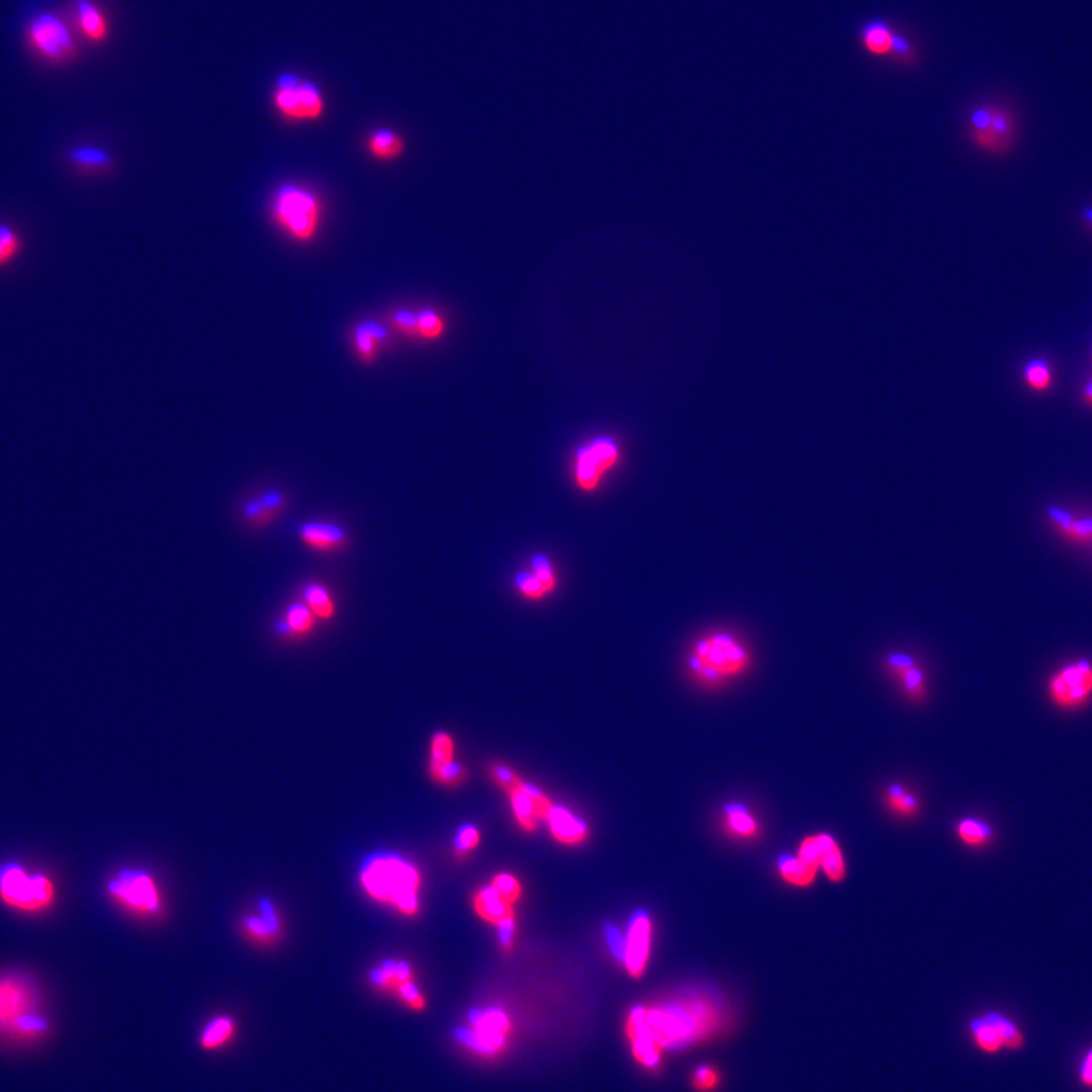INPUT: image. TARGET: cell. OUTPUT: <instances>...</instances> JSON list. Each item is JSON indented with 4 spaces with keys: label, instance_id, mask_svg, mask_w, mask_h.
I'll return each mask as SVG.
<instances>
[{
    "label": "cell",
    "instance_id": "10",
    "mask_svg": "<svg viewBox=\"0 0 1092 1092\" xmlns=\"http://www.w3.org/2000/svg\"><path fill=\"white\" fill-rule=\"evenodd\" d=\"M273 106L287 120L315 121L326 112L324 95L316 84L296 75H281L273 92Z\"/></svg>",
    "mask_w": 1092,
    "mask_h": 1092
},
{
    "label": "cell",
    "instance_id": "30",
    "mask_svg": "<svg viewBox=\"0 0 1092 1092\" xmlns=\"http://www.w3.org/2000/svg\"><path fill=\"white\" fill-rule=\"evenodd\" d=\"M286 499L278 492H264L245 505V516L254 524H269L279 510L284 509Z\"/></svg>",
    "mask_w": 1092,
    "mask_h": 1092
},
{
    "label": "cell",
    "instance_id": "27",
    "mask_svg": "<svg viewBox=\"0 0 1092 1092\" xmlns=\"http://www.w3.org/2000/svg\"><path fill=\"white\" fill-rule=\"evenodd\" d=\"M237 1035V1021L231 1015H216L200 1030L199 1047L205 1052L224 1049Z\"/></svg>",
    "mask_w": 1092,
    "mask_h": 1092
},
{
    "label": "cell",
    "instance_id": "6",
    "mask_svg": "<svg viewBox=\"0 0 1092 1092\" xmlns=\"http://www.w3.org/2000/svg\"><path fill=\"white\" fill-rule=\"evenodd\" d=\"M270 213L276 225L290 239L301 243L312 242L321 225V200L309 188L282 185L273 196Z\"/></svg>",
    "mask_w": 1092,
    "mask_h": 1092
},
{
    "label": "cell",
    "instance_id": "8",
    "mask_svg": "<svg viewBox=\"0 0 1092 1092\" xmlns=\"http://www.w3.org/2000/svg\"><path fill=\"white\" fill-rule=\"evenodd\" d=\"M965 131L971 145L979 151L1006 154L1017 134V120L1014 112L1001 104H979L968 112Z\"/></svg>",
    "mask_w": 1092,
    "mask_h": 1092
},
{
    "label": "cell",
    "instance_id": "24",
    "mask_svg": "<svg viewBox=\"0 0 1092 1092\" xmlns=\"http://www.w3.org/2000/svg\"><path fill=\"white\" fill-rule=\"evenodd\" d=\"M354 351L361 363L372 364L389 340L388 329L375 322H364L354 329Z\"/></svg>",
    "mask_w": 1092,
    "mask_h": 1092
},
{
    "label": "cell",
    "instance_id": "21",
    "mask_svg": "<svg viewBox=\"0 0 1092 1092\" xmlns=\"http://www.w3.org/2000/svg\"><path fill=\"white\" fill-rule=\"evenodd\" d=\"M414 982V970L410 962L402 959H388L369 973V983L383 994H398L403 984Z\"/></svg>",
    "mask_w": 1092,
    "mask_h": 1092
},
{
    "label": "cell",
    "instance_id": "46",
    "mask_svg": "<svg viewBox=\"0 0 1092 1092\" xmlns=\"http://www.w3.org/2000/svg\"><path fill=\"white\" fill-rule=\"evenodd\" d=\"M1027 381L1035 389H1046L1050 383V372L1044 363H1030L1026 369Z\"/></svg>",
    "mask_w": 1092,
    "mask_h": 1092
},
{
    "label": "cell",
    "instance_id": "47",
    "mask_svg": "<svg viewBox=\"0 0 1092 1092\" xmlns=\"http://www.w3.org/2000/svg\"><path fill=\"white\" fill-rule=\"evenodd\" d=\"M498 942L502 952L510 953L515 947L516 919L498 925Z\"/></svg>",
    "mask_w": 1092,
    "mask_h": 1092
},
{
    "label": "cell",
    "instance_id": "15",
    "mask_svg": "<svg viewBox=\"0 0 1092 1092\" xmlns=\"http://www.w3.org/2000/svg\"><path fill=\"white\" fill-rule=\"evenodd\" d=\"M560 584L557 569L551 558L545 554H535L530 558L529 568L518 572L513 578V588L519 597L530 603H541L555 594Z\"/></svg>",
    "mask_w": 1092,
    "mask_h": 1092
},
{
    "label": "cell",
    "instance_id": "34",
    "mask_svg": "<svg viewBox=\"0 0 1092 1092\" xmlns=\"http://www.w3.org/2000/svg\"><path fill=\"white\" fill-rule=\"evenodd\" d=\"M302 594H304L302 595L304 603L310 607V611L318 619L331 620L335 617L334 598L326 586H322L321 583L307 584Z\"/></svg>",
    "mask_w": 1092,
    "mask_h": 1092
},
{
    "label": "cell",
    "instance_id": "5",
    "mask_svg": "<svg viewBox=\"0 0 1092 1092\" xmlns=\"http://www.w3.org/2000/svg\"><path fill=\"white\" fill-rule=\"evenodd\" d=\"M56 886L47 874L22 863L0 866V902L17 912L38 913L52 908Z\"/></svg>",
    "mask_w": 1092,
    "mask_h": 1092
},
{
    "label": "cell",
    "instance_id": "7",
    "mask_svg": "<svg viewBox=\"0 0 1092 1092\" xmlns=\"http://www.w3.org/2000/svg\"><path fill=\"white\" fill-rule=\"evenodd\" d=\"M106 888L112 902L137 918L160 919L165 915V897L157 879L146 869H120Z\"/></svg>",
    "mask_w": 1092,
    "mask_h": 1092
},
{
    "label": "cell",
    "instance_id": "1",
    "mask_svg": "<svg viewBox=\"0 0 1092 1092\" xmlns=\"http://www.w3.org/2000/svg\"><path fill=\"white\" fill-rule=\"evenodd\" d=\"M715 1001L704 994H683L654 1004L631 1007L625 1032H639L660 1050H679L709 1038L718 1029Z\"/></svg>",
    "mask_w": 1092,
    "mask_h": 1092
},
{
    "label": "cell",
    "instance_id": "23",
    "mask_svg": "<svg viewBox=\"0 0 1092 1092\" xmlns=\"http://www.w3.org/2000/svg\"><path fill=\"white\" fill-rule=\"evenodd\" d=\"M549 831L557 842L563 845H580L588 839L589 829L580 818L564 807L552 806L548 817Z\"/></svg>",
    "mask_w": 1092,
    "mask_h": 1092
},
{
    "label": "cell",
    "instance_id": "42",
    "mask_svg": "<svg viewBox=\"0 0 1092 1092\" xmlns=\"http://www.w3.org/2000/svg\"><path fill=\"white\" fill-rule=\"evenodd\" d=\"M479 840H481V837H479L476 827L463 826L459 831V835H457L456 848H454L456 856L459 859H465L468 854L473 853V849L478 846Z\"/></svg>",
    "mask_w": 1092,
    "mask_h": 1092
},
{
    "label": "cell",
    "instance_id": "28",
    "mask_svg": "<svg viewBox=\"0 0 1092 1092\" xmlns=\"http://www.w3.org/2000/svg\"><path fill=\"white\" fill-rule=\"evenodd\" d=\"M76 10H78V24L83 30L84 36L92 43H103L104 39L109 36V22H107L103 11L99 10L90 0H79Z\"/></svg>",
    "mask_w": 1092,
    "mask_h": 1092
},
{
    "label": "cell",
    "instance_id": "31",
    "mask_svg": "<svg viewBox=\"0 0 1092 1092\" xmlns=\"http://www.w3.org/2000/svg\"><path fill=\"white\" fill-rule=\"evenodd\" d=\"M778 873H780L781 879L789 885L811 886L814 883L815 877H817V866L807 863L806 860L801 859L798 856H784L778 860Z\"/></svg>",
    "mask_w": 1092,
    "mask_h": 1092
},
{
    "label": "cell",
    "instance_id": "32",
    "mask_svg": "<svg viewBox=\"0 0 1092 1092\" xmlns=\"http://www.w3.org/2000/svg\"><path fill=\"white\" fill-rule=\"evenodd\" d=\"M25 251V239L14 225L0 222V270L13 266Z\"/></svg>",
    "mask_w": 1092,
    "mask_h": 1092
},
{
    "label": "cell",
    "instance_id": "3",
    "mask_svg": "<svg viewBox=\"0 0 1092 1092\" xmlns=\"http://www.w3.org/2000/svg\"><path fill=\"white\" fill-rule=\"evenodd\" d=\"M755 666V651L738 631L716 628L693 639L686 653V670L705 690H721L747 676Z\"/></svg>",
    "mask_w": 1092,
    "mask_h": 1092
},
{
    "label": "cell",
    "instance_id": "35",
    "mask_svg": "<svg viewBox=\"0 0 1092 1092\" xmlns=\"http://www.w3.org/2000/svg\"><path fill=\"white\" fill-rule=\"evenodd\" d=\"M454 762V739L445 732H437L431 739L430 761H428V774L436 777L442 769L450 766Z\"/></svg>",
    "mask_w": 1092,
    "mask_h": 1092
},
{
    "label": "cell",
    "instance_id": "45",
    "mask_svg": "<svg viewBox=\"0 0 1092 1092\" xmlns=\"http://www.w3.org/2000/svg\"><path fill=\"white\" fill-rule=\"evenodd\" d=\"M391 326L405 337L416 338V312L398 310L391 316Z\"/></svg>",
    "mask_w": 1092,
    "mask_h": 1092
},
{
    "label": "cell",
    "instance_id": "48",
    "mask_svg": "<svg viewBox=\"0 0 1092 1092\" xmlns=\"http://www.w3.org/2000/svg\"><path fill=\"white\" fill-rule=\"evenodd\" d=\"M1080 1077L1086 1085H1092V1050L1086 1055L1085 1060L1082 1063V1069H1080Z\"/></svg>",
    "mask_w": 1092,
    "mask_h": 1092
},
{
    "label": "cell",
    "instance_id": "12",
    "mask_svg": "<svg viewBox=\"0 0 1092 1092\" xmlns=\"http://www.w3.org/2000/svg\"><path fill=\"white\" fill-rule=\"evenodd\" d=\"M28 39L39 56L50 63H67L75 58L76 44L67 25L52 14H41L31 22Z\"/></svg>",
    "mask_w": 1092,
    "mask_h": 1092
},
{
    "label": "cell",
    "instance_id": "50",
    "mask_svg": "<svg viewBox=\"0 0 1092 1092\" xmlns=\"http://www.w3.org/2000/svg\"><path fill=\"white\" fill-rule=\"evenodd\" d=\"M1089 392H1091V395H1092V389H1091V391H1089Z\"/></svg>",
    "mask_w": 1092,
    "mask_h": 1092
},
{
    "label": "cell",
    "instance_id": "20",
    "mask_svg": "<svg viewBox=\"0 0 1092 1092\" xmlns=\"http://www.w3.org/2000/svg\"><path fill=\"white\" fill-rule=\"evenodd\" d=\"M298 536L307 548L319 554H332L345 549L349 545L346 530L332 522H306L299 527Z\"/></svg>",
    "mask_w": 1092,
    "mask_h": 1092
},
{
    "label": "cell",
    "instance_id": "16",
    "mask_svg": "<svg viewBox=\"0 0 1092 1092\" xmlns=\"http://www.w3.org/2000/svg\"><path fill=\"white\" fill-rule=\"evenodd\" d=\"M1052 699L1060 707H1077L1092 695V665L1082 662L1066 666L1049 685Z\"/></svg>",
    "mask_w": 1092,
    "mask_h": 1092
},
{
    "label": "cell",
    "instance_id": "22",
    "mask_svg": "<svg viewBox=\"0 0 1092 1092\" xmlns=\"http://www.w3.org/2000/svg\"><path fill=\"white\" fill-rule=\"evenodd\" d=\"M67 163L76 174L83 177H98L109 174L112 169V157L106 149L95 145L73 146L67 152Z\"/></svg>",
    "mask_w": 1092,
    "mask_h": 1092
},
{
    "label": "cell",
    "instance_id": "9",
    "mask_svg": "<svg viewBox=\"0 0 1092 1092\" xmlns=\"http://www.w3.org/2000/svg\"><path fill=\"white\" fill-rule=\"evenodd\" d=\"M622 460V450L615 437L597 436L577 448L572 463V478L577 489L594 493L600 489L607 473H611Z\"/></svg>",
    "mask_w": 1092,
    "mask_h": 1092
},
{
    "label": "cell",
    "instance_id": "11",
    "mask_svg": "<svg viewBox=\"0 0 1092 1092\" xmlns=\"http://www.w3.org/2000/svg\"><path fill=\"white\" fill-rule=\"evenodd\" d=\"M522 896V886L515 876L499 873L489 886L478 889L473 896V910L482 921L501 925L516 919L515 905Z\"/></svg>",
    "mask_w": 1092,
    "mask_h": 1092
},
{
    "label": "cell",
    "instance_id": "17",
    "mask_svg": "<svg viewBox=\"0 0 1092 1092\" xmlns=\"http://www.w3.org/2000/svg\"><path fill=\"white\" fill-rule=\"evenodd\" d=\"M507 795L516 821L527 834H535L538 831L539 821L548 820L549 812L554 806L541 789L525 783L524 780H519Z\"/></svg>",
    "mask_w": 1092,
    "mask_h": 1092
},
{
    "label": "cell",
    "instance_id": "36",
    "mask_svg": "<svg viewBox=\"0 0 1092 1092\" xmlns=\"http://www.w3.org/2000/svg\"><path fill=\"white\" fill-rule=\"evenodd\" d=\"M447 332V321L436 310L423 309L416 312V338L425 341H437Z\"/></svg>",
    "mask_w": 1092,
    "mask_h": 1092
},
{
    "label": "cell",
    "instance_id": "49",
    "mask_svg": "<svg viewBox=\"0 0 1092 1092\" xmlns=\"http://www.w3.org/2000/svg\"><path fill=\"white\" fill-rule=\"evenodd\" d=\"M1089 220H1092V211H1088Z\"/></svg>",
    "mask_w": 1092,
    "mask_h": 1092
},
{
    "label": "cell",
    "instance_id": "37",
    "mask_svg": "<svg viewBox=\"0 0 1092 1092\" xmlns=\"http://www.w3.org/2000/svg\"><path fill=\"white\" fill-rule=\"evenodd\" d=\"M888 56L894 59V63L902 67H915L921 59L918 47L915 46L912 39L900 33V31H894L893 46H891V52Z\"/></svg>",
    "mask_w": 1092,
    "mask_h": 1092
},
{
    "label": "cell",
    "instance_id": "38",
    "mask_svg": "<svg viewBox=\"0 0 1092 1092\" xmlns=\"http://www.w3.org/2000/svg\"><path fill=\"white\" fill-rule=\"evenodd\" d=\"M971 1030L975 1034L976 1043L979 1044L981 1049H983L987 1054H995L1001 1047L1004 1046L1003 1040H1001L1000 1034L997 1029L992 1026L986 1017L978 1018V1020L971 1023Z\"/></svg>",
    "mask_w": 1092,
    "mask_h": 1092
},
{
    "label": "cell",
    "instance_id": "14",
    "mask_svg": "<svg viewBox=\"0 0 1092 1092\" xmlns=\"http://www.w3.org/2000/svg\"><path fill=\"white\" fill-rule=\"evenodd\" d=\"M882 666L909 701H924L928 691L927 673L918 657L908 651H889L883 656Z\"/></svg>",
    "mask_w": 1092,
    "mask_h": 1092
},
{
    "label": "cell",
    "instance_id": "26",
    "mask_svg": "<svg viewBox=\"0 0 1092 1092\" xmlns=\"http://www.w3.org/2000/svg\"><path fill=\"white\" fill-rule=\"evenodd\" d=\"M894 30L885 20L873 19L860 28V46L873 56H888L893 46Z\"/></svg>",
    "mask_w": 1092,
    "mask_h": 1092
},
{
    "label": "cell",
    "instance_id": "13",
    "mask_svg": "<svg viewBox=\"0 0 1092 1092\" xmlns=\"http://www.w3.org/2000/svg\"><path fill=\"white\" fill-rule=\"evenodd\" d=\"M240 933L256 947H275L284 936V918L281 909L269 897L256 900L253 909L243 913L239 921Z\"/></svg>",
    "mask_w": 1092,
    "mask_h": 1092
},
{
    "label": "cell",
    "instance_id": "39",
    "mask_svg": "<svg viewBox=\"0 0 1092 1092\" xmlns=\"http://www.w3.org/2000/svg\"><path fill=\"white\" fill-rule=\"evenodd\" d=\"M958 835L965 843L971 846H982L990 840L992 837V831L987 824L983 821L976 820V818H967V820L961 821L958 826Z\"/></svg>",
    "mask_w": 1092,
    "mask_h": 1092
},
{
    "label": "cell",
    "instance_id": "2",
    "mask_svg": "<svg viewBox=\"0 0 1092 1092\" xmlns=\"http://www.w3.org/2000/svg\"><path fill=\"white\" fill-rule=\"evenodd\" d=\"M53 1034L55 1023L36 978L22 970L0 971V1050L30 1054Z\"/></svg>",
    "mask_w": 1092,
    "mask_h": 1092
},
{
    "label": "cell",
    "instance_id": "29",
    "mask_svg": "<svg viewBox=\"0 0 1092 1092\" xmlns=\"http://www.w3.org/2000/svg\"><path fill=\"white\" fill-rule=\"evenodd\" d=\"M369 154L380 161H394L402 157L405 141L392 129H378L372 132L366 141Z\"/></svg>",
    "mask_w": 1092,
    "mask_h": 1092
},
{
    "label": "cell",
    "instance_id": "43",
    "mask_svg": "<svg viewBox=\"0 0 1092 1092\" xmlns=\"http://www.w3.org/2000/svg\"><path fill=\"white\" fill-rule=\"evenodd\" d=\"M718 1069L710 1065H701L693 1071L692 1085L696 1091L710 1092L718 1086Z\"/></svg>",
    "mask_w": 1092,
    "mask_h": 1092
},
{
    "label": "cell",
    "instance_id": "19",
    "mask_svg": "<svg viewBox=\"0 0 1092 1092\" xmlns=\"http://www.w3.org/2000/svg\"><path fill=\"white\" fill-rule=\"evenodd\" d=\"M798 857L807 863L823 868L832 882H840L845 877L846 868L842 851L831 835L820 834L806 837L798 848Z\"/></svg>",
    "mask_w": 1092,
    "mask_h": 1092
},
{
    "label": "cell",
    "instance_id": "4",
    "mask_svg": "<svg viewBox=\"0 0 1092 1092\" xmlns=\"http://www.w3.org/2000/svg\"><path fill=\"white\" fill-rule=\"evenodd\" d=\"M422 874L400 854L378 853L368 857L358 871L364 896L397 910L405 918L420 912Z\"/></svg>",
    "mask_w": 1092,
    "mask_h": 1092
},
{
    "label": "cell",
    "instance_id": "44",
    "mask_svg": "<svg viewBox=\"0 0 1092 1092\" xmlns=\"http://www.w3.org/2000/svg\"><path fill=\"white\" fill-rule=\"evenodd\" d=\"M490 777L495 780V783L501 787L502 791L507 792L521 780L518 774L513 771L512 767L507 766L504 764H489Z\"/></svg>",
    "mask_w": 1092,
    "mask_h": 1092
},
{
    "label": "cell",
    "instance_id": "41",
    "mask_svg": "<svg viewBox=\"0 0 1092 1092\" xmlns=\"http://www.w3.org/2000/svg\"><path fill=\"white\" fill-rule=\"evenodd\" d=\"M888 804L894 812L902 815L915 814L916 807H918L915 798L908 794V792L900 786L891 787V789H889Z\"/></svg>",
    "mask_w": 1092,
    "mask_h": 1092
},
{
    "label": "cell",
    "instance_id": "33",
    "mask_svg": "<svg viewBox=\"0 0 1092 1092\" xmlns=\"http://www.w3.org/2000/svg\"><path fill=\"white\" fill-rule=\"evenodd\" d=\"M724 826L732 837H755L759 832L758 821L741 804L727 806L724 814Z\"/></svg>",
    "mask_w": 1092,
    "mask_h": 1092
},
{
    "label": "cell",
    "instance_id": "25",
    "mask_svg": "<svg viewBox=\"0 0 1092 1092\" xmlns=\"http://www.w3.org/2000/svg\"><path fill=\"white\" fill-rule=\"evenodd\" d=\"M316 628V617L304 601L290 604L284 618L276 623L275 630L289 639H302Z\"/></svg>",
    "mask_w": 1092,
    "mask_h": 1092
},
{
    "label": "cell",
    "instance_id": "18",
    "mask_svg": "<svg viewBox=\"0 0 1092 1092\" xmlns=\"http://www.w3.org/2000/svg\"><path fill=\"white\" fill-rule=\"evenodd\" d=\"M653 922L645 910L634 913L628 933L623 941L622 964L628 976L640 979L645 975L646 965L650 961Z\"/></svg>",
    "mask_w": 1092,
    "mask_h": 1092
},
{
    "label": "cell",
    "instance_id": "40",
    "mask_svg": "<svg viewBox=\"0 0 1092 1092\" xmlns=\"http://www.w3.org/2000/svg\"><path fill=\"white\" fill-rule=\"evenodd\" d=\"M986 1018L990 1021V1023H992V1026L997 1029L998 1034H1000L1001 1040H1003L1004 1046L1012 1047V1049H1017V1047H1020L1021 1044H1023V1037H1021L1020 1032H1018L1017 1027H1015V1024L1012 1023V1021H1009L1007 1020V1018L1001 1017V1015L998 1014H987Z\"/></svg>",
    "mask_w": 1092,
    "mask_h": 1092
}]
</instances>
